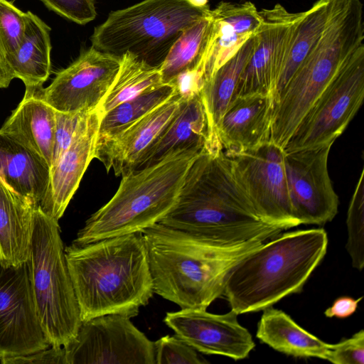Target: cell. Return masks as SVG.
Masks as SVG:
<instances>
[{
  "label": "cell",
  "instance_id": "obj_29",
  "mask_svg": "<svg viewBox=\"0 0 364 364\" xmlns=\"http://www.w3.org/2000/svg\"><path fill=\"white\" fill-rule=\"evenodd\" d=\"M164 85L160 68L127 52L121 55L119 72L107 95L95 109L102 116L119 104Z\"/></svg>",
  "mask_w": 364,
  "mask_h": 364
},
{
  "label": "cell",
  "instance_id": "obj_20",
  "mask_svg": "<svg viewBox=\"0 0 364 364\" xmlns=\"http://www.w3.org/2000/svg\"><path fill=\"white\" fill-rule=\"evenodd\" d=\"M183 93L178 111L134 170L152 166L176 154L200 153L221 146L212 135L200 90Z\"/></svg>",
  "mask_w": 364,
  "mask_h": 364
},
{
  "label": "cell",
  "instance_id": "obj_41",
  "mask_svg": "<svg viewBox=\"0 0 364 364\" xmlns=\"http://www.w3.org/2000/svg\"><path fill=\"white\" fill-rule=\"evenodd\" d=\"M196 5L200 7H205L208 5V0H191Z\"/></svg>",
  "mask_w": 364,
  "mask_h": 364
},
{
  "label": "cell",
  "instance_id": "obj_17",
  "mask_svg": "<svg viewBox=\"0 0 364 364\" xmlns=\"http://www.w3.org/2000/svg\"><path fill=\"white\" fill-rule=\"evenodd\" d=\"M183 96L178 90L169 100L116 136L97 141L94 158L107 172L123 176L134 170L179 109Z\"/></svg>",
  "mask_w": 364,
  "mask_h": 364
},
{
  "label": "cell",
  "instance_id": "obj_19",
  "mask_svg": "<svg viewBox=\"0 0 364 364\" xmlns=\"http://www.w3.org/2000/svg\"><path fill=\"white\" fill-rule=\"evenodd\" d=\"M102 116L92 111L85 125L57 162L50 168L46 193L39 204L50 218L58 220L63 216L94 154Z\"/></svg>",
  "mask_w": 364,
  "mask_h": 364
},
{
  "label": "cell",
  "instance_id": "obj_28",
  "mask_svg": "<svg viewBox=\"0 0 364 364\" xmlns=\"http://www.w3.org/2000/svg\"><path fill=\"white\" fill-rule=\"evenodd\" d=\"M255 34L203 83L200 90L212 135L218 140V124L233 97L240 75L254 51Z\"/></svg>",
  "mask_w": 364,
  "mask_h": 364
},
{
  "label": "cell",
  "instance_id": "obj_16",
  "mask_svg": "<svg viewBox=\"0 0 364 364\" xmlns=\"http://www.w3.org/2000/svg\"><path fill=\"white\" fill-rule=\"evenodd\" d=\"M235 311L215 314L206 310L181 309L168 312L164 323L197 351L234 360L247 358L255 348L252 335L242 326Z\"/></svg>",
  "mask_w": 364,
  "mask_h": 364
},
{
  "label": "cell",
  "instance_id": "obj_30",
  "mask_svg": "<svg viewBox=\"0 0 364 364\" xmlns=\"http://www.w3.org/2000/svg\"><path fill=\"white\" fill-rule=\"evenodd\" d=\"M178 90H181L175 84H164L116 106L102 116L97 141L119 134L166 102Z\"/></svg>",
  "mask_w": 364,
  "mask_h": 364
},
{
  "label": "cell",
  "instance_id": "obj_36",
  "mask_svg": "<svg viewBox=\"0 0 364 364\" xmlns=\"http://www.w3.org/2000/svg\"><path fill=\"white\" fill-rule=\"evenodd\" d=\"M41 1L50 10L77 24H87L97 16L95 0Z\"/></svg>",
  "mask_w": 364,
  "mask_h": 364
},
{
  "label": "cell",
  "instance_id": "obj_10",
  "mask_svg": "<svg viewBox=\"0 0 364 364\" xmlns=\"http://www.w3.org/2000/svg\"><path fill=\"white\" fill-rule=\"evenodd\" d=\"M284 156V150L271 141L228 156L237 181L259 216L282 230L299 225L292 211Z\"/></svg>",
  "mask_w": 364,
  "mask_h": 364
},
{
  "label": "cell",
  "instance_id": "obj_13",
  "mask_svg": "<svg viewBox=\"0 0 364 364\" xmlns=\"http://www.w3.org/2000/svg\"><path fill=\"white\" fill-rule=\"evenodd\" d=\"M120 64L121 57L90 46L42 88L41 97L57 111H94L109 92Z\"/></svg>",
  "mask_w": 364,
  "mask_h": 364
},
{
  "label": "cell",
  "instance_id": "obj_4",
  "mask_svg": "<svg viewBox=\"0 0 364 364\" xmlns=\"http://www.w3.org/2000/svg\"><path fill=\"white\" fill-rule=\"evenodd\" d=\"M323 228L284 233L263 242L231 271L223 294L237 314L259 311L300 292L324 257Z\"/></svg>",
  "mask_w": 364,
  "mask_h": 364
},
{
  "label": "cell",
  "instance_id": "obj_18",
  "mask_svg": "<svg viewBox=\"0 0 364 364\" xmlns=\"http://www.w3.org/2000/svg\"><path fill=\"white\" fill-rule=\"evenodd\" d=\"M210 19L198 67L203 83L239 51L257 33L262 23L259 10L250 1H222L210 9Z\"/></svg>",
  "mask_w": 364,
  "mask_h": 364
},
{
  "label": "cell",
  "instance_id": "obj_39",
  "mask_svg": "<svg viewBox=\"0 0 364 364\" xmlns=\"http://www.w3.org/2000/svg\"><path fill=\"white\" fill-rule=\"evenodd\" d=\"M362 298L354 299L349 296L339 297L324 311V314L328 318H347L355 313Z\"/></svg>",
  "mask_w": 364,
  "mask_h": 364
},
{
  "label": "cell",
  "instance_id": "obj_1",
  "mask_svg": "<svg viewBox=\"0 0 364 364\" xmlns=\"http://www.w3.org/2000/svg\"><path fill=\"white\" fill-rule=\"evenodd\" d=\"M158 223L224 247L266 241L282 231L259 216L222 146L198 154L174 205Z\"/></svg>",
  "mask_w": 364,
  "mask_h": 364
},
{
  "label": "cell",
  "instance_id": "obj_23",
  "mask_svg": "<svg viewBox=\"0 0 364 364\" xmlns=\"http://www.w3.org/2000/svg\"><path fill=\"white\" fill-rule=\"evenodd\" d=\"M42 88L26 89L24 97L0 129L51 166L55 109L41 97Z\"/></svg>",
  "mask_w": 364,
  "mask_h": 364
},
{
  "label": "cell",
  "instance_id": "obj_9",
  "mask_svg": "<svg viewBox=\"0 0 364 364\" xmlns=\"http://www.w3.org/2000/svg\"><path fill=\"white\" fill-rule=\"evenodd\" d=\"M363 97L364 46H362L320 94L289 139L284 151L334 143L358 111Z\"/></svg>",
  "mask_w": 364,
  "mask_h": 364
},
{
  "label": "cell",
  "instance_id": "obj_14",
  "mask_svg": "<svg viewBox=\"0 0 364 364\" xmlns=\"http://www.w3.org/2000/svg\"><path fill=\"white\" fill-rule=\"evenodd\" d=\"M333 144L284 152L292 211L299 225H322L337 214L338 197L328 171Z\"/></svg>",
  "mask_w": 364,
  "mask_h": 364
},
{
  "label": "cell",
  "instance_id": "obj_8",
  "mask_svg": "<svg viewBox=\"0 0 364 364\" xmlns=\"http://www.w3.org/2000/svg\"><path fill=\"white\" fill-rule=\"evenodd\" d=\"M363 44L360 32L350 23L336 17L326 21L318 41L274 105L270 132L272 143L284 149L320 94Z\"/></svg>",
  "mask_w": 364,
  "mask_h": 364
},
{
  "label": "cell",
  "instance_id": "obj_3",
  "mask_svg": "<svg viewBox=\"0 0 364 364\" xmlns=\"http://www.w3.org/2000/svg\"><path fill=\"white\" fill-rule=\"evenodd\" d=\"M154 293L181 309L206 310L223 294L231 271L264 240L217 246L156 223L141 230Z\"/></svg>",
  "mask_w": 364,
  "mask_h": 364
},
{
  "label": "cell",
  "instance_id": "obj_37",
  "mask_svg": "<svg viewBox=\"0 0 364 364\" xmlns=\"http://www.w3.org/2000/svg\"><path fill=\"white\" fill-rule=\"evenodd\" d=\"M328 360L335 364H363L364 331L362 329L350 338L332 344Z\"/></svg>",
  "mask_w": 364,
  "mask_h": 364
},
{
  "label": "cell",
  "instance_id": "obj_33",
  "mask_svg": "<svg viewBox=\"0 0 364 364\" xmlns=\"http://www.w3.org/2000/svg\"><path fill=\"white\" fill-rule=\"evenodd\" d=\"M26 24V12L8 0H0V55L5 62L20 45Z\"/></svg>",
  "mask_w": 364,
  "mask_h": 364
},
{
  "label": "cell",
  "instance_id": "obj_11",
  "mask_svg": "<svg viewBox=\"0 0 364 364\" xmlns=\"http://www.w3.org/2000/svg\"><path fill=\"white\" fill-rule=\"evenodd\" d=\"M63 348L65 364H156L154 342L120 314L82 321Z\"/></svg>",
  "mask_w": 364,
  "mask_h": 364
},
{
  "label": "cell",
  "instance_id": "obj_32",
  "mask_svg": "<svg viewBox=\"0 0 364 364\" xmlns=\"http://www.w3.org/2000/svg\"><path fill=\"white\" fill-rule=\"evenodd\" d=\"M364 170L353 194L347 213L348 241L346 249L354 268L364 267Z\"/></svg>",
  "mask_w": 364,
  "mask_h": 364
},
{
  "label": "cell",
  "instance_id": "obj_25",
  "mask_svg": "<svg viewBox=\"0 0 364 364\" xmlns=\"http://www.w3.org/2000/svg\"><path fill=\"white\" fill-rule=\"evenodd\" d=\"M50 28L38 16L26 11V24L22 41L6 62L15 77L23 81L26 89L38 90L51 70Z\"/></svg>",
  "mask_w": 364,
  "mask_h": 364
},
{
  "label": "cell",
  "instance_id": "obj_24",
  "mask_svg": "<svg viewBox=\"0 0 364 364\" xmlns=\"http://www.w3.org/2000/svg\"><path fill=\"white\" fill-rule=\"evenodd\" d=\"M50 166L38 154L0 131V180L38 204L49 183Z\"/></svg>",
  "mask_w": 364,
  "mask_h": 364
},
{
  "label": "cell",
  "instance_id": "obj_12",
  "mask_svg": "<svg viewBox=\"0 0 364 364\" xmlns=\"http://www.w3.org/2000/svg\"><path fill=\"white\" fill-rule=\"evenodd\" d=\"M50 346L36 311L26 262L0 265V358L29 355Z\"/></svg>",
  "mask_w": 364,
  "mask_h": 364
},
{
  "label": "cell",
  "instance_id": "obj_5",
  "mask_svg": "<svg viewBox=\"0 0 364 364\" xmlns=\"http://www.w3.org/2000/svg\"><path fill=\"white\" fill-rule=\"evenodd\" d=\"M198 154H176L123 175L115 194L87 220L73 242L84 245L141 232L158 223L174 205Z\"/></svg>",
  "mask_w": 364,
  "mask_h": 364
},
{
  "label": "cell",
  "instance_id": "obj_34",
  "mask_svg": "<svg viewBox=\"0 0 364 364\" xmlns=\"http://www.w3.org/2000/svg\"><path fill=\"white\" fill-rule=\"evenodd\" d=\"M92 112H63L55 110L54 142L50 167L57 162L79 131L85 125Z\"/></svg>",
  "mask_w": 364,
  "mask_h": 364
},
{
  "label": "cell",
  "instance_id": "obj_27",
  "mask_svg": "<svg viewBox=\"0 0 364 364\" xmlns=\"http://www.w3.org/2000/svg\"><path fill=\"white\" fill-rule=\"evenodd\" d=\"M328 0H317L301 11L295 24L275 85L274 105L287 85L320 37L328 16Z\"/></svg>",
  "mask_w": 364,
  "mask_h": 364
},
{
  "label": "cell",
  "instance_id": "obj_31",
  "mask_svg": "<svg viewBox=\"0 0 364 364\" xmlns=\"http://www.w3.org/2000/svg\"><path fill=\"white\" fill-rule=\"evenodd\" d=\"M210 23L209 13L186 28L175 41L159 67L164 84H174L180 76L198 72Z\"/></svg>",
  "mask_w": 364,
  "mask_h": 364
},
{
  "label": "cell",
  "instance_id": "obj_35",
  "mask_svg": "<svg viewBox=\"0 0 364 364\" xmlns=\"http://www.w3.org/2000/svg\"><path fill=\"white\" fill-rule=\"evenodd\" d=\"M156 364H204L208 362L176 335L154 342Z\"/></svg>",
  "mask_w": 364,
  "mask_h": 364
},
{
  "label": "cell",
  "instance_id": "obj_21",
  "mask_svg": "<svg viewBox=\"0 0 364 364\" xmlns=\"http://www.w3.org/2000/svg\"><path fill=\"white\" fill-rule=\"evenodd\" d=\"M274 107L269 95L233 98L217 129L225 154H239L269 141Z\"/></svg>",
  "mask_w": 364,
  "mask_h": 364
},
{
  "label": "cell",
  "instance_id": "obj_15",
  "mask_svg": "<svg viewBox=\"0 0 364 364\" xmlns=\"http://www.w3.org/2000/svg\"><path fill=\"white\" fill-rule=\"evenodd\" d=\"M259 11L262 23L255 34L256 45L232 99L251 95L273 97L285 51L301 13L291 12L279 3Z\"/></svg>",
  "mask_w": 364,
  "mask_h": 364
},
{
  "label": "cell",
  "instance_id": "obj_2",
  "mask_svg": "<svg viewBox=\"0 0 364 364\" xmlns=\"http://www.w3.org/2000/svg\"><path fill=\"white\" fill-rule=\"evenodd\" d=\"M82 322L92 318L139 314L154 294L141 232L65 248Z\"/></svg>",
  "mask_w": 364,
  "mask_h": 364
},
{
  "label": "cell",
  "instance_id": "obj_38",
  "mask_svg": "<svg viewBox=\"0 0 364 364\" xmlns=\"http://www.w3.org/2000/svg\"><path fill=\"white\" fill-rule=\"evenodd\" d=\"M0 363H60L65 364V350L63 347L50 346L36 353L10 358H0Z\"/></svg>",
  "mask_w": 364,
  "mask_h": 364
},
{
  "label": "cell",
  "instance_id": "obj_22",
  "mask_svg": "<svg viewBox=\"0 0 364 364\" xmlns=\"http://www.w3.org/2000/svg\"><path fill=\"white\" fill-rule=\"evenodd\" d=\"M38 206L0 180L1 266L17 267L27 262Z\"/></svg>",
  "mask_w": 364,
  "mask_h": 364
},
{
  "label": "cell",
  "instance_id": "obj_6",
  "mask_svg": "<svg viewBox=\"0 0 364 364\" xmlns=\"http://www.w3.org/2000/svg\"><path fill=\"white\" fill-rule=\"evenodd\" d=\"M210 11L191 0H143L110 12L95 28L91 46L119 57L129 52L160 67L183 31Z\"/></svg>",
  "mask_w": 364,
  "mask_h": 364
},
{
  "label": "cell",
  "instance_id": "obj_26",
  "mask_svg": "<svg viewBox=\"0 0 364 364\" xmlns=\"http://www.w3.org/2000/svg\"><path fill=\"white\" fill-rule=\"evenodd\" d=\"M257 337L277 351L300 358L328 360L332 345L300 327L283 311L271 306L264 309Z\"/></svg>",
  "mask_w": 364,
  "mask_h": 364
},
{
  "label": "cell",
  "instance_id": "obj_7",
  "mask_svg": "<svg viewBox=\"0 0 364 364\" xmlns=\"http://www.w3.org/2000/svg\"><path fill=\"white\" fill-rule=\"evenodd\" d=\"M36 311L48 343L64 347L82 323L58 221L38 205L26 262Z\"/></svg>",
  "mask_w": 364,
  "mask_h": 364
},
{
  "label": "cell",
  "instance_id": "obj_40",
  "mask_svg": "<svg viewBox=\"0 0 364 364\" xmlns=\"http://www.w3.org/2000/svg\"><path fill=\"white\" fill-rule=\"evenodd\" d=\"M14 78V76L0 55V88L7 87Z\"/></svg>",
  "mask_w": 364,
  "mask_h": 364
}]
</instances>
